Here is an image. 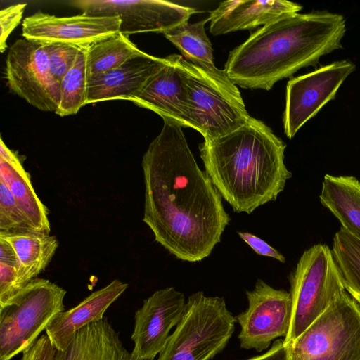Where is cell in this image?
<instances>
[{
    "label": "cell",
    "mask_w": 360,
    "mask_h": 360,
    "mask_svg": "<svg viewBox=\"0 0 360 360\" xmlns=\"http://www.w3.org/2000/svg\"><path fill=\"white\" fill-rule=\"evenodd\" d=\"M143 155V221L155 240L190 262L208 257L230 221L221 195L198 165L183 127L164 118Z\"/></svg>",
    "instance_id": "cell-1"
},
{
    "label": "cell",
    "mask_w": 360,
    "mask_h": 360,
    "mask_svg": "<svg viewBox=\"0 0 360 360\" xmlns=\"http://www.w3.org/2000/svg\"><path fill=\"white\" fill-rule=\"evenodd\" d=\"M343 15L327 11L294 13L256 30L229 54L224 71L236 86L270 90L300 69L342 48Z\"/></svg>",
    "instance_id": "cell-2"
},
{
    "label": "cell",
    "mask_w": 360,
    "mask_h": 360,
    "mask_svg": "<svg viewBox=\"0 0 360 360\" xmlns=\"http://www.w3.org/2000/svg\"><path fill=\"white\" fill-rule=\"evenodd\" d=\"M285 143L253 118L199 146L205 172L236 212L252 213L274 201L292 176L284 162Z\"/></svg>",
    "instance_id": "cell-3"
},
{
    "label": "cell",
    "mask_w": 360,
    "mask_h": 360,
    "mask_svg": "<svg viewBox=\"0 0 360 360\" xmlns=\"http://www.w3.org/2000/svg\"><path fill=\"white\" fill-rule=\"evenodd\" d=\"M236 321L223 297L193 293L158 360H210L226 347Z\"/></svg>",
    "instance_id": "cell-4"
},
{
    "label": "cell",
    "mask_w": 360,
    "mask_h": 360,
    "mask_svg": "<svg viewBox=\"0 0 360 360\" xmlns=\"http://www.w3.org/2000/svg\"><path fill=\"white\" fill-rule=\"evenodd\" d=\"M292 315L286 348L345 291L332 250L316 244L305 250L289 276Z\"/></svg>",
    "instance_id": "cell-5"
},
{
    "label": "cell",
    "mask_w": 360,
    "mask_h": 360,
    "mask_svg": "<svg viewBox=\"0 0 360 360\" xmlns=\"http://www.w3.org/2000/svg\"><path fill=\"white\" fill-rule=\"evenodd\" d=\"M66 290L36 278L0 306V360L30 348L51 321L65 309Z\"/></svg>",
    "instance_id": "cell-6"
},
{
    "label": "cell",
    "mask_w": 360,
    "mask_h": 360,
    "mask_svg": "<svg viewBox=\"0 0 360 360\" xmlns=\"http://www.w3.org/2000/svg\"><path fill=\"white\" fill-rule=\"evenodd\" d=\"M186 89L184 127H191L203 138L231 133L251 119L240 92L215 82L202 70L182 59Z\"/></svg>",
    "instance_id": "cell-7"
},
{
    "label": "cell",
    "mask_w": 360,
    "mask_h": 360,
    "mask_svg": "<svg viewBox=\"0 0 360 360\" xmlns=\"http://www.w3.org/2000/svg\"><path fill=\"white\" fill-rule=\"evenodd\" d=\"M287 349L290 360H360V304L345 291Z\"/></svg>",
    "instance_id": "cell-8"
},
{
    "label": "cell",
    "mask_w": 360,
    "mask_h": 360,
    "mask_svg": "<svg viewBox=\"0 0 360 360\" xmlns=\"http://www.w3.org/2000/svg\"><path fill=\"white\" fill-rule=\"evenodd\" d=\"M5 79L11 91L34 108L54 112L60 101V84L52 76L47 44L18 39L6 59Z\"/></svg>",
    "instance_id": "cell-9"
},
{
    "label": "cell",
    "mask_w": 360,
    "mask_h": 360,
    "mask_svg": "<svg viewBox=\"0 0 360 360\" xmlns=\"http://www.w3.org/2000/svg\"><path fill=\"white\" fill-rule=\"evenodd\" d=\"M350 60L336 61L292 78L286 86L283 122L289 139L330 101L345 79L355 70Z\"/></svg>",
    "instance_id": "cell-10"
},
{
    "label": "cell",
    "mask_w": 360,
    "mask_h": 360,
    "mask_svg": "<svg viewBox=\"0 0 360 360\" xmlns=\"http://www.w3.org/2000/svg\"><path fill=\"white\" fill-rule=\"evenodd\" d=\"M246 295L248 307L236 317L241 327L238 339L241 348L259 352L268 348L273 340L287 335L292 315L291 296L262 279Z\"/></svg>",
    "instance_id": "cell-11"
},
{
    "label": "cell",
    "mask_w": 360,
    "mask_h": 360,
    "mask_svg": "<svg viewBox=\"0 0 360 360\" xmlns=\"http://www.w3.org/2000/svg\"><path fill=\"white\" fill-rule=\"evenodd\" d=\"M69 4L89 15L117 16L120 32L131 34L163 33L185 22L194 8L162 0H77Z\"/></svg>",
    "instance_id": "cell-12"
},
{
    "label": "cell",
    "mask_w": 360,
    "mask_h": 360,
    "mask_svg": "<svg viewBox=\"0 0 360 360\" xmlns=\"http://www.w3.org/2000/svg\"><path fill=\"white\" fill-rule=\"evenodd\" d=\"M186 302L173 287L155 291L134 315L131 353L140 359H155L165 347L171 329L179 322Z\"/></svg>",
    "instance_id": "cell-13"
},
{
    "label": "cell",
    "mask_w": 360,
    "mask_h": 360,
    "mask_svg": "<svg viewBox=\"0 0 360 360\" xmlns=\"http://www.w3.org/2000/svg\"><path fill=\"white\" fill-rule=\"evenodd\" d=\"M117 16L80 15L59 17L41 11L26 17L22 25L25 39L44 44L87 46L120 32Z\"/></svg>",
    "instance_id": "cell-14"
},
{
    "label": "cell",
    "mask_w": 360,
    "mask_h": 360,
    "mask_svg": "<svg viewBox=\"0 0 360 360\" xmlns=\"http://www.w3.org/2000/svg\"><path fill=\"white\" fill-rule=\"evenodd\" d=\"M182 59L174 53L165 57L164 65L130 101L183 127L186 89Z\"/></svg>",
    "instance_id": "cell-15"
},
{
    "label": "cell",
    "mask_w": 360,
    "mask_h": 360,
    "mask_svg": "<svg viewBox=\"0 0 360 360\" xmlns=\"http://www.w3.org/2000/svg\"><path fill=\"white\" fill-rule=\"evenodd\" d=\"M165 63L143 51L120 66L87 81L86 104L115 99L130 101Z\"/></svg>",
    "instance_id": "cell-16"
},
{
    "label": "cell",
    "mask_w": 360,
    "mask_h": 360,
    "mask_svg": "<svg viewBox=\"0 0 360 360\" xmlns=\"http://www.w3.org/2000/svg\"><path fill=\"white\" fill-rule=\"evenodd\" d=\"M302 8L297 3L285 0L224 1L208 17L210 32L216 36L263 27Z\"/></svg>",
    "instance_id": "cell-17"
},
{
    "label": "cell",
    "mask_w": 360,
    "mask_h": 360,
    "mask_svg": "<svg viewBox=\"0 0 360 360\" xmlns=\"http://www.w3.org/2000/svg\"><path fill=\"white\" fill-rule=\"evenodd\" d=\"M127 287V283L115 279L91 293L75 307L56 315L45 330L53 347L59 352L65 351L77 332L84 326L103 319L108 307Z\"/></svg>",
    "instance_id": "cell-18"
},
{
    "label": "cell",
    "mask_w": 360,
    "mask_h": 360,
    "mask_svg": "<svg viewBox=\"0 0 360 360\" xmlns=\"http://www.w3.org/2000/svg\"><path fill=\"white\" fill-rule=\"evenodd\" d=\"M0 142V181L6 185L33 229L50 233L48 210L37 196L30 174L18 153L6 146L1 137Z\"/></svg>",
    "instance_id": "cell-19"
},
{
    "label": "cell",
    "mask_w": 360,
    "mask_h": 360,
    "mask_svg": "<svg viewBox=\"0 0 360 360\" xmlns=\"http://www.w3.org/2000/svg\"><path fill=\"white\" fill-rule=\"evenodd\" d=\"M58 360H154L140 359L124 346L119 333L107 318L79 329L71 344L59 352Z\"/></svg>",
    "instance_id": "cell-20"
},
{
    "label": "cell",
    "mask_w": 360,
    "mask_h": 360,
    "mask_svg": "<svg viewBox=\"0 0 360 360\" xmlns=\"http://www.w3.org/2000/svg\"><path fill=\"white\" fill-rule=\"evenodd\" d=\"M207 21L208 18L194 23L187 21L162 34L180 51L186 60L221 85L234 92H240L224 70L217 68L214 64L212 44L205 29Z\"/></svg>",
    "instance_id": "cell-21"
},
{
    "label": "cell",
    "mask_w": 360,
    "mask_h": 360,
    "mask_svg": "<svg viewBox=\"0 0 360 360\" xmlns=\"http://www.w3.org/2000/svg\"><path fill=\"white\" fill-rule=\"evenodd\" d=\"M0 238L9 243L17 257L20 290L46 268L58 247L54 236L34 230L0 233Z\"/></svg>",
    "instance_id": "cell-22"
},
{
    "label": "cell",
    "mask_w": 360,
    "mask_h": 360,
    "mask_svg": "<svg viewBox=\"0 0 360 360\" xmlns=\"http://www.w3.org/2000/svg\"><path fill=\"white\" fill-rule=\"evenodd\" d=\"M319 198L341 227L360 239V181L352 176L326 174Z\"/></svg>",
    "instance_id": "cell-23"
},
{
    "label": "cell",
    "mask_w": 360,
    "mask_h": 360,
    "mask_svg": "<svg viewBox=\"0 0 360 360\" xmlns=\"http://www.w3.org/2000/svg\"><path fill=\"white\" fill-rule=\"evenodd\" d=\"M86 51L88 79L120 66L142 52L129 37L120 32L86 46Z\"/></svg>",
    "instance_id": "cell-24"
},
{
    "label": "cell",
    "mask_w": 360,
    "mask_h": 360,
    "mask_svg": "<svg viewBox=\"0 0 360 360\" xmlns=\"http://www.w3.org/2000/svg\"><path fill=\"white\" fill-rule=\"evenodd\" d=\"M331 250L345 290L360 304V239L341 227Z\"/></svg>",
    "instance_id": "cell-25"
},
{
    "label": "cell",
    "mask_w": 360,
    "mask_h": 360,
    "mask_svg": "<svg viewBox=\"0 0 360 360\" xmlns=\"http://www.w3.org/2000/svg\"><path fill=\"white\" fill-rule=\"evenodd\" d=\"M87 70L86 46L80 47L75 61L60 82V101L56 114H76L86 105Z\"/></svg>",
    "instance_id": "cell-26"
},
{
    "label": "cell",
    "mask_w": 360,
    "mask_h": 360,
    "mask_svg": "<svg viewBox=\"0 0 360 360\" xmlns=\"http://www.w3.org/2000/svg\"><path fill=\"white\" fill-rule=\"evenodd\" d=\"M27 230L34 229L6 185L0 181V233Z\"/></svg>",
    "instance_id": "cell-27"
},
{
    "label": "cell",
    "mask_w": 360,
    "mask_h": 360,
    "mask_svg": "<svg viewBox=\"0 0 360 360\" xmlns=\"http://www.w3.org/2000/svg\"><path fill=\"white\" fill-rule=\"evenodd\" d=\"M79 46L66 44H47L50 72L60 84L74 64Z\"/></svg>",
    "instance_id": "cell-28"
},
{
    "label": "cell",
    "mask_w": 360,
    "mask_h": 360,
    "mask_svg": "<svg viewBox=\"0 0 360 360\" xmlns=\"http://www.w3.org/2000/svg\"><path fill=\"white\" fill-rule=\"evenodd\" d=\"M27 4L11 5L0 11V51L4 53L7 47L6 41L13 30L20 22Z\"/></svg>",
    "instance_id": "cell-29"
},
{
    "label": "cell",
    "mask_w": 360,
    "mask_h": 360,
    "mask_svg": "<svg viewBox=\"0 0 360 360\" xmlns=\"http://www.w3.org/2000/svg\"><path fill=\"white\" fill-rule=\"evenodd\" d=\"M20 290L18 267L0 262V306Z\"/></svg>",
    "instance_id": "cell-30"
},
{
    "label": "cell",
    "mask_w": 360,
    "mask_h": 360,
    "mask_svg": "<svg viewBox=\"0 0 360 360\" xmlns=\"http://www.w3.org/2000/svg\"><path fill=\"white\" fill-rule=\"evenodd\" d=\"M58 351L44 334L22 352L20 360H58Z\"/></svg>",
    "instance_id": "cell-31"
},
{
    "label": "cell",
    "mask_w": 360,
    "mask_h": 360,
    "mask_svg": "<svg viewBox=\"0 0 360 360\" xmlns=\"http://www.w3.org/2000/svg\"><path fill=\"white\" fill-rule=\"evenodd\" d=\"M238 234L257 254L276 259L282 263L285 262L281 253L257 236L241 231H238Z\"/></svg>",
    "instance_id": "cell-32"
},
{
    "label": "cell",
    "mask_w": 360,
    "mask_h": 360,
    "mask_svg": "<svg viewBox=\"0 0 360 360\" xmlns=\"http://www.w3.org/2000/svg\"><path fill=\"white\" fill-rule=\"evenodd\" d=\"M247 360H290V358L284 339H278L266 353Z\"/></svg>",
    "instance_id": "cell-33"
},
{
    "label": "cell",
    "mask_w": 360,
    "mask_h": 360,
    "mask_svg": "<svg viewBox=\"0 0 360 360\" xmlns=\"http://www.w3.org/2000/svg\"><path fill=\"white\" fill-rule=\"evenodd\" d=\"M0 262L16 266L18 269V261L13 249L2 238H0Z\"/></svg>",
    "instance_id": "cell-34"
}]
</instances>
